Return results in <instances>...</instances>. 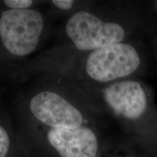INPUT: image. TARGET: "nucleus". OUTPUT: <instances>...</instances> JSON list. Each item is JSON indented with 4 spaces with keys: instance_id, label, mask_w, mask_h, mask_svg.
I'll use <instances>...</instances> for the list:
<instances>
[{
    "instance_id": "obj_1",
    "label": "nucleus",
    "mask_w": 157,
    "mask_h": 157,
    "mask_svg": "<svg viewBox=\"0 0 157 157\" xmlns=\"http://www.w3.org/2000/svg\"><path fill=\"white\" fill-rule=\"evenodd\" d=\"M42 15L31 9L7 10L0 17V37L5 48L17 56L30 54L39 44Z\"/></svg>"
},
{
    "instance_id": "obj_2",
    "label": "nucleus",
    "mask_w": 157,
    "mask_h": 157,
    "mask_svg": "<svg viewBox=\"0 0 157 157\" xmlns=\"http://www.w3.org/2000/svg\"><path fill=\"white\" fill-rule=\"evenodd\" d=\"M140 64L136 49L119 42L92 51L86 63V71L95 81L109 82L133 74Z\"/></svg>"
},
{
    "instance_id": "obj_3",
    "label": "nucleus",
    "mask_w": 157,
    "mask_h": 157,
    "mask_svg": "<svg viewBox=\"0 0 157 157\" xmlns=\"http://www.w3.org/2000/svg\"><path fill=\"white\" fill-rule=\"evenodd\" d=\"M66 34L79 50H95L121 42L125 31L121 25L104 22L85 11L76 13L66 23Z\"/></svg>"
},
{
    "instance_id": "obj_4",
    "label": "nucleus",
    "mask_w": 157,
    "mask_h": 157,
    "mask_svg": "<svg viewBox=\"0 0 157 157\" xmlns=\"http://www.w3.org/2000/svg\"><path fill=\"white\" fill-rule=\"evenodd\" d=\"M30 109L37 119L52 128H77L83 120L76 108L54 92L37 94L31 99Z\"/></svg>"
},
{
    "instance_id": "obj_5",
    "label": "nucleus",
    "mask_w": 157,
    "mask_h": 157,
    "mask_svg": "<svg viewBox=\"0 0 157 157\" xmlns=\"http://www.w3.org/2000/svg\"><path fill=\"white\" fill-rule=\"evenodd\" d=\"M105 101L117 113L129 119H137L146 113L148 99L144 87L138 82H115L104 91Z\"/></svg>"
},
{
    "instance_id": "obj_6",
    "label": "nucleus",
    "mask_w": 157,
    "mask_h": 157,
    "mask_svg": "<svg viewBox=\"0 0 157 157\" xmlns=\"http://www.w3.org/2000/svg\"><path fill=\"white\" fill-rule=\"evenodd\" d=\"M48 139L62 157H95L97 154V137L87 127L52 128Z\"/></svg>"
},
{
    "instance_id": "obj_7",
    "label": "nucleus",
    "mask_w": 157,
    "mask_h": 157,
    "mask_svg": "<svg viewBox=\"0 0 157 157\" xmlns=\"http://www.w3.org/2000/svg\"><path fill=\"white\" fill-rule=\"evenodd\" d=\"M10 148V138L7 131L0 125V157H5Z\"/></svg>"
},
{
    "instance_id": "obj_8",
    "label": "nucleus",
    "mask_w": 157,
    "mask_h": 157,
    "mask_svg": "<svg viewBox=\"0 0 157 157\" xmlns=\"http://www.w3.org/2000/svg\"><path fill=\"white\" fill-rule=\"evenodd\" d=\"M4 3L12 10L28 9L33 5L31 0H5Z\"/></svg>"
},
{
    "instance_id": "obj_9",
    "label": "nucleus",
    "mask_w": 157,
    "mask_h": 157,
    "mask_svg": "<svg viewBox=\"0 0 157 157\" xmlns=\"http://www.w3.org/2000/svg\"><path fill=\"white\" fill-rule=\"evenodd\" d=\"M52 3L61 10H69L74 5V1L72 0H54Z\"/></svg>"
},
{
    "instance_id": "obj_10",
    "label": "nucleus",
    "mask_w": 157,
    "mask_h": 157,
    "mask_svg": "<svg viewBox=\"0 0 157 157\" xmlns=\"http://www.w3.org/2000/svg\"><path fill=\"white\" fill-rule=\"evenodd\" d=\"M156 7H157V2H156Z\"/></svg>"
}]
</instances>
